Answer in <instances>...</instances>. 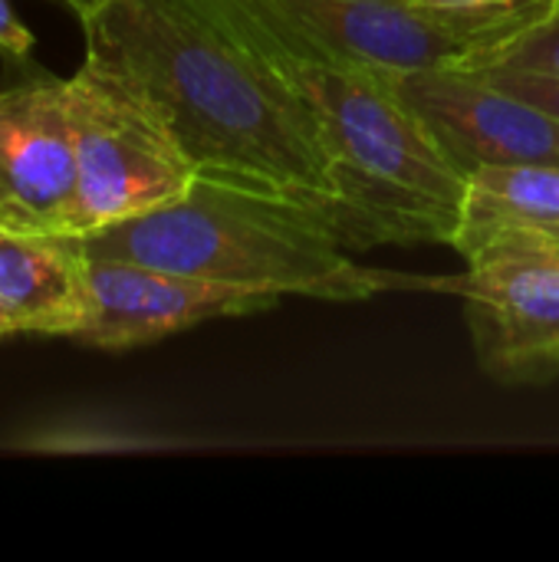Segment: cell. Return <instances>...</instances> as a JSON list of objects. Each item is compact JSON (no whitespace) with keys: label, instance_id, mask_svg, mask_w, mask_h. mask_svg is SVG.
Returning <instances> with one entry per match:
<instances>
[{"label":"cell","instance_id":"6da1fadb","mask_svg":"<svg viewBox=\"0 0 559 562\" xmlns=\"http://www.w3.org/2000/svg\"><path fill=\"white\" fill-rule=\"evenodd\" d=\"M86 59L122 76L201 175L333 217L323 122L293 33L250 0H109L82 16ZM336 224V221H333Z\"/></svg>","mask_w":559,"mask_h":562},{"label":"cell","instance_id":"7a4b0ae2","mask_svg":"<svg viewBox=\"0 0 559 562\" xmlns=\"http://www.w3.org/2000/svg\"><path fill=\"white\" fill-rule=\"evenodd\" d=\"M89 260H128L287 296L362 303L385 290L418 286L366 267L326 211L201 175L145 214L82 234Z\"/></svg>","mask_w":559,"mask_h":562},{"label":"cell","instance_id":"3957f363","mask_svg":"<svg viewBox=\"0 0 559 562\" xmlns=\"http://www.w3.org/2000/svg\"><path fill=\"white\" fill-rule=\"evenodd\" d=\"M320 112L333 175V221L346 247L451 244L468 175L376 69L297 56Z\"/></svg>","mask_w":559,"mask_h":562},{"label":"cell","instance_id":"277c9868","mask_svg":"<svg viewBox=\"0 0 559 562\" xmlns=\"http://www.w3.org/2000/svg\"><path fill=\"white\" fill-rule=\"evenodd\" d=\"M329 63L356 69H484L501 63L559 3L461 10L422 0H254Z\"/></svg>","mask_w":559,"mask_h":562},{"label":"cell","instance_id":"5b68a950","mask_svg":"<svg viewBox=\"0 0 559 562\" xmlns=\"http://www.w3.org/2000/svg\"><path fill=\"white\" fill-rule=\"evenodd\" d=\"M66 89L76 142L72 234L145 214L191 188L198 165L122 76L86 59L66 79Z\"/></svg>","mask_w":559,"mask_h":562},{"label":"cell","instance_id":"8992f818","mask_svg":"<svg viewBox=\"0 0 559 562\" xmlns=\"http://www.w3.org/2000/svg\"><path fill=\"white\" fill-rule=\"evenodd\" d=\"M458 280L435 283L465 300L478 366L504 385H544L559 375V247L501 231L465 254Z\"/></svg>","mask_w":559,"mask_h":562},{"label":"cell","instance_id":"52a82bcc","mask_svg":"<svg viewBox=\"0 0 559 562\" xmlns=\"http://www.w3.org/2000/svg\"><path fill=\"white\" fill-rule=\"evenodd\" d=\"M418 112L455 165H559V122L478 69H376Z\"/></svg>","mask_w":559,"mask_h":562},{"label":"cell","instance_id":"ba28073f","mask_svg":"<svg viewBox=\"0 0 559 562\" xmlns=\"http://www.w3.org/2000/svg\"><path fill=\"white\" fill-rule=\"evenodd\" d=\"M277 303L280 296L250 286L128 260H89L86 319L72 339L92 349L125 352L211 319L264 313Z\"/></svg>","mask_w":559,"mask_h":562},{"label":"cell","instance_id":"9c48e42d","mask_svg":"<svg viewBox=\"0 0 559 562\" xmlns=\"http://www.w3.org/2000/svg\"><path fill=\"white\" fill-rule=\"evenodd\" d=\"M76 142L66 79L49 72L0 89V227L69 231Z\"/></svg>","mask_w":559,"mask_h":562},{"label":"cell","instance_id":"30bf717a","mask_svg":"<svg viewBox=\"0 0 559 562\" xmlns=\"http://www.w3.org/2000/svg\"><path fill=\"white\" fill-rule=\"evenodd\" d=\"M86 267L82 234L0 227V313L13 333L72 339L86 319Z\"/></svg>","mask_w":559,"mask_h":562},{"label":"cell","instance_id":"8fae6325","mask_svg":"<svg viewBox=\"0 0 559 562\" xmlns=\"http://www.w3.org/2000/svg\"><path fill=\"white\" fill-rule=\"evenodd\" d=\"M501 231H524L559 247V165H488L471 171L451 247L465 257Z\"/></svg>","mask_w":559,"mask_h":562},{"label":"cell","instance_id":"7c38bea8","mask_svg":"<svg viewBox=\"0 0 559 562\" xmlns=\"http://www.w3.org/2000/svg\"><path fill=\"white\" fill-rule=\"evenodd\" d=\"M478 72L559 122V72L527 69V66H514V63H494V66H484Z\"/></svg>","mask_w":559,"mask_h":562},{"label":"cell","instance_id":"4fadbf2b","mask_svg":"<svg viewBox=\"0 0 559 562\" xmlns=\"http://www.w3.org/2000/svg\"><path fill=\"white\" fill-rule=\"evenodd\" d=\"M33 46V33L20 23L7 0H0V49L10 56H26Z\"/></svg>","mask_w":559,"mask_h":562},{"label":"cell","instance_id":"5bb4252c","mask_svg":"<svg viewBox=\"0 0 559 562\" xmlns=\"http://www.w3.org/2000/svg\"><path fill=\"white\" fill-rule=\"evenodd\" d=\"M435 7H461V10H524L540 3H559V0H422Z\"/></svg>","mask_w":559,"mask_h":562},{"label":"cell","instance_id":"9a60e30c","mask_svg":"<svg viewBox=\"0 0 559 562\" xmlns=\"http://www.w3.org/2000/svg\"><path fill=\"white\" fill-rule=\"evenodd\" d=\"M63 3H69V10H76L79 20H82V16H89V13H96L99 7H105L109 0H63Z\"/></svg>","mask_w":559,"mask_h":562},{"label":"cell","instance_id":"2e32d148","mask_svg":"<svg viewBox=\"0 0 559 562\" xmlns=\"http://www.w3.org/2000/svg\"><path fill=\"white\" fill-rule=\"evenodd\" d=\"M3 336H13V326H10V323H7V316L0 313V339H3Z\"/></svg>","mask_w":559,"mask_h":562}]
</instances>
